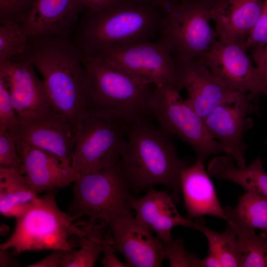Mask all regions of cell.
<instances>
[{"mask_svg":"<svg viewBox=\"0 0 267 267\" xmlns=\"http://www.w3.org/2000/svg\"><path fill=\"white\" fill-rule=\"evenodd\" d=\"M164 13L140 0H119L105 8L87 9L71 39L89 55L152 41Z\"/></svg>","mask_w":267,"mask_h":267,"instance_id":"cell-1","label":"cell"},{"mask_svg":"<svg viewBox=\"0 0 267 267\" xmlns=\"http://www.w3.org/2000/svg\"><path fill=\"white\" fill-rule=\"evenodd\" d=\"M18 57L39 70L52 106L76 133L86 111L87 74L78 45L71 39L42 38L29 41L24 54Z\"/></svg>","mask_w":267,"mask_h":267,"instance_id":"cell-2","label":"cell"},{"mask_svg":"<svg viewBox=\"0 0 267 267\" xmlns=\"http://www.w3.org/2000/svg\"><path fill=\"white\" fill-rule=\"evenodd\" d=\"M171 137L147 119L128 123L120 162L133 190L161 184L172 190L177 203L181 193V173L187 165Z\"/></svg>","mask_w":267,"mask_h":267,"instance_id":"cell-3","label":"cell"},{"mask_svg":"<svg viewBox=\"0 0 267 267\" xmlns=\"http://www.w3.org/2000/svg\"><path fill=\"white\" fill-rule=\"evenodd\" d=\"M87 74L86 110L102 111L127 123L150 115V85L121 67L83 53Z\"/></svg>","mask_w":267,"mask_h":267,"instance_id":"cell-4","label":"cell"},{"mask_svg":"<svg viewBox=\"0 0 267 267\" xmlns=\"http://www.w3.org/2000/svg\"><path fill=\"white\" fill-rule=\"evenodd\" d=\"M56 189L47 191L38 197L16 218L14 232L0 245V249H12L16 256L27 251L74 250L69 237L87 236L92 224L88 221L74 223L77 216L61 211L55 201Z\"/></svg>","mask_w":267,"mask_h":267,"instance_id":"cell-5","label":"cell"},{"mask_svg":"<svg viewBox=\"0 0 267 267\" xmlns=\"http://www.w3.org/2000/svg\"><path fill=\"white\" fill-rule=\"evenodd\" d=\"M74 183L71 215H86L90 222L106 228L116 220L132 215L134 198L120 161L96 172L79 175Z\"/></svg>","mask_w":267,"mask_h":267,"instance_id":"cell-6","label":"cell"},{"mask_svg":"<svg viewBox=\"0 0 267 267\" xmlns=\"http://www.w3.org/2000/svg\"><path fill=\"white\" fill-rule=\"evenodd\" d=\"M214 2L202 0H174L162 17L159 40L170 49L174 59H200L218 39L211 25Z\"/></svg>","mask_w":267,"mask_h":267,"instance_id":"cell-7","label":"cell"},{"mask_svg":"<svg viewBox=\"0 0 267 267\" xmlns=\"http://www.w3.org/2000/svg\"><path fill=\"white\" fill-rule=\"evenodd\" d=\"M128 123L110 114L87 109L76 132L73 169L85 174L119 162Z\"/></svg>","mask_w":267,"mask_h":267,"instance_id":"cell-8","label":"cell"},{"mask_svg":"<svg viewBox=\"0 0 267 267\" xmlns=\"http://www.w3.org/2000/svg\"><path fill=\"white\" fill-rule=\"evenodd\" d=\"M178 89L169 86H154L149 108L159 127L167 134L178 136L190 145L197 159L205 162L219 153L229 155L227 149L209 135L203 119L180 95Z\"/></svg>","mask_w":267,"mask_h":267,"instance_id":"cell-9","label":"cell"},{"mask_svg":"<svg viewBox=\"0 0 267 267\" xmlns=\"http://www.w3.org/2000/svg\"><path fill=\"white\" fill-rule=\"evenodd\" d=\"M91 56L121 67L148 85L169 86L178 90L183 89L178 78L172 53L159 40Z\"/></svg>","mask_w":267,"mask_h":267,"instance_id":"cell-10","label":"cell"},{"mask_svg":"<svg viewBox=\"0 0 267 267\" xmlns=\"http://www.w3.org/2000/svg\"><path fill=\"white\" fill-rule=\"evenodd\" d=\"M244 44L218 38L201 59L229 89L254 96L267 94V77L249 56Z\"/></svg>","mask_w":267,"mask_h":267,"instance_id":"cell-11","label":"cell"},{"mask_svg":"<svg viewBox=\"0 0 267 267\" xmlns=\"http://www.w3.org/2000/svg\"><path fill=\"white\" fill-rule=\"evenodd\" d=\"M16 142L52 153L71 166L76 133L69 121L52 105L22 116L9 132Z\"/></svg>","mask_w":267,"mask_h":267,"instance_id":"cell-12","label":"cell"},{"mask_svg":"<svg viewBox=\"0 0 267 267\" xmlns=\"http://www.w3.org/2000/svg\"><path fill=\"white\" fill-rule=\"evenodd\" d=\"M251 100L246 93H242L234 101L218 106L203 119L210 136L227 149L240 167L246 166L244 134L253 126L249 117L254 109Z\"/></svg>","mask_w":267,"mask_h":267,"instance_id":"cell-13","label":"cell"},{"mask_svg":"<svg viewBox=\"0 0 267 267\" xmlns=\"http://www.w3.org/2000/svg\"><path fill=\"white\" fill-rule=\"evenodd\" d=\"M112 245L129 267H159L166 258L164 243L133 215L119 218L108 227Z\"/></svg>","mask_w":267,"mask_h":267,"instance_id":"cell-14","label":"cell"},{"mask_svg":"<svg viewBox=\"0 0 267 267\" xmlns=\"http://www.w3.org/2000/svg\"><path fill=\"white\" fill-rule=\"evenodd\" d=\"M178 81L185 89L188 103L204 119L215 108L237 99L242 93L229 89L200 59H174Z\"/></svg>","mask_w":267,"mask_h":267,"instance_id":"cell-15","label":"cell"},{"mask_svg":"<svg viewBox=\"0 0 267 267\" xmlns=\"http://www.w3.org/2000/svg\"><path fill=\"white\" fill-rule=\"evenodd\" d=\"M86 9L80 0H37L21 28L29 41L45 37L70 39Z\"/></svg>","mask_w":267,"mask_h":267,"instance_id":"cell-16","label":"cell"},{"mask_svg":"<svg viewBox=\"0 0 267 267\" xmlns=\"http://www.w3.org/2000/svg\"><path fill=\"white\" fill-rule=\"evenodd\" d=\"M0 62V78L6 85L18 116L52 105L43 80L37 76L35 66L21 58Z\"/></svg>","mask_w":267,"mask_h":267,"instance_id":"cell-17","label":"cell"},{"mask_svg":"<svg viewBox=\"0 0 267 267\" xmlns=\"http://www.w3.org/2000/svg\"><path fill=\"white\" fill-rule=\"evenodd\" d=\"M16 142L22 162L21 171L38 194L65 187L77 180L79 174L55 154Z\"/></svg>","mask_w":267,"mask_h":267,"instance_id":"cell-18","label":"cell"},{"mask_svg":"<svg viewBox=\"0 0 267 267\" xmlns=\"http://www.w3.org/2000/svg\"><path fill=\"white\" fill-rule=\"evenodd\" d=\"M172 194L166 190L148 188L143 196L134 199L132 209L135 218L154 232L164 243L173 239L171 230L173 227L182 225L195 229L196 222L182 217L178 212Z\"/></svg>","mask_w":267,"mask_h":267,"instance_id":"cell-19","label":"cell"},{"mask_svg":"<svg viewBox=\"0 0 267 267\" xmlns=\"http://www.w3.org/2000/svg\"><path fill=\"white\" fill-rule=\"evenodd\" d=\"M265 0H219L211 7L218 38L244 44L262 11Z\"/></svg>","mask_w":267,"mask_h":267,"instance_id":"cell-20","label":"cell"},{"mask_svg":"<svg viewBox=\"0 0 267 267\" xmlns=\"http://www.w3.org/2000/svg\"><path fill=\"white\" fill-rule=\"evenodd\" d=\"M204 162L197 159L192 165L181 172V193L188 216L194 219L204 215L219 218L228 222Z\"/></svg>","mask_w":267,"mask_h":267,"instance_id":"cell-21","label":"cell"},{"mask_svg":"<svg viewBox=\"0 0 267 267\" xmlns=\"http://www.w3.org/2000/svg\"><path fill=\"white\" fill-rule=\"evenodd\" d=\"M233 159L228 155L213 158L207 166L210 177L234 182L245 191L253 192L267 197V173L263 167L260 157L243 167L235 166Z\"/></svg>","mask_w":267,"mask_h":267,"instance_id":"cell-22","label":"cell"},{"mask_svg":"<svg viewBox=\"0 0 267 267\" xmlns=\"http://www.w3.org/2000/svg\"><path fill=\"white\" fill-rule=\"evenodd\" d=\"M20 170L0 167V212L15 218L30 207L38 197Z\"/></svg>","mask_w":267,"mask_h":267,"instance_id":"cell-23","label":"cell"},{"mask_svg":"<svg viewBox=\"0 0 267 267\" xmlns=\"http://www.w3.org/2000/svg\"><path fill=\"white\" fill-rule=\"evenodd\" d=\"M224 213L229 221L254 230H261V235L267 237V197L245 191L234 207L224 206Z\"/></svg>","mask_w":267,"mask_h":267,"instance_id":"cell-24","label":"cell"},{"mask_svg":"<svg viewBox=\"0 0 267 267\" xmlns=\"http://www.w3.org/2000/svg\"><path fill=\"white\" fill-rule=\"evenodd\" d=\"M195 229L202 232L207 237L209 244V254L216 257L222 267H240L242 254L235 229L227 224L225 231L217 232L206 226L201 218L194 219Z\"/></svg>","mask_w":267,"mask_h":267,"instance_id":"cell-25","label":"cell"},{"mask_svg":"<svg viewBox=\"0 0 267 267\" xmlns=\"http://www.w3.org/2000/svg\"><path fill=\"white\" fill-rule=\"evenodd\" d=\"M106 228L94 224L86 236H78L80 249L67 252L61 267H92L103 252V239Z\"/></svg>","mask_w":267,"mask_h":267,"instance_id":"cell-26","label":"cell"},{"mask_svg":"<svg viewBox=\"0 0 267 267\" xmlns=\"http://www.w3.org/2000/svg\"><path fill=\"white\" fill-rule=\"evenodd\" d=\"M235 230L242 254L241 267H267V237L258 235L255 230L228 221Z\"/></svg>","mask_w":267,"mask_h":267,"instance_id":"cell-27","label":"cell"},{"mask_svg":"<svg viewBox=\"0 0 267 267\" xmlns=\"http://www.w3.org/2000/svg\"><path fill=\"white\" fill-rule=\"evenodd\" d=\"M28 39L21 26L14 23L5 22L0 25V62L12 60L23 55Z\"/></svg>","mask_w":267,"mask_h":267,"instance_id":"cell-28","label":"cell"},{"mask_svg":"<svg viewBox=\"0 0 267 267\" xmlns=\"http://www.w3.org/2000/svg\"><path fill=\"white\" fill-rule=\"evenodd\" d=\"M37 0H0V23L22 26Z\"/></svg>","mask_w":267,"mask_h":267,"instance_id":"cell-29","label":"cell"},{"mask_svg":"<svg viewBox=\"0 0 267 267\" xmlns=\"http://www.w3.org/2000/svg\"><path fill=\"white\" fill-rule=\"evenodd\" d=\"M165 258L171 267H198L199 259L185 249L182 240L177 238L164 244Z\"/></svg>","mask_w":267,"mask_h":267,"instance_id":"cell-30","label":"cell"},{"mask_svg":"<svg viewBox=\"0 0 267 267\" xmlns=\"http://www.w3.org/2000/svg\"><path fill=\"white\" fill-rule=\"evenodd\" d=\"M0 167L22 169L16 140L10 132L0 130Z\"/></svg>","mask_w":267,"mask_h":267,"instance_id":"cell-31","label":"cell"},{"mask_svg":"<svg viewBox=\"0 0 267 267\" xmlns=\"http://www.w3.org/2000/svg\"><path fill=\"white\" fill-rule=\"evenodd\" d=\"M17 119V114L8 89L0 78V130L9 132L15 125Z\"/></svg>","mask_w":267,"mask_h":267,"instance_id":"cell-32","label":"cell"},{"mask_svg":"<svg viewBox=\"0 0 267 267\" xmlns=\"http://www.w3.org/2000/svg\"><path fill=\"white\" fill-rule=\"evenodd\" d=\"M267 42V0H265L260 17L244 43L246 50L252 51Z\"/></svg>","mask_w":267,"mask_h":267,"instance_id":"cell-33","label":"cell"},{"mask_svg":"<svg viewBox=\"0 0 267 267\" xmlns=\"http://www.w3.org/2000/svg\"><path fill=\"white\" fill-rule=\"evenodd\" d=\"M110 239L109 229L106 231L103 239L104 257L102 264L105 267H127L126 263H122L116 256Z\"/></svg>","mask_w":267,"mask_h":267,"instance_id":"cell-34","label":"cell"},{"mask_svg":"<svg viewBox=\"0 0 267 267\" xmlns=\"http://www.w3.org/2000/svg\"><path fill=\"white\" fill-rule=\"evenodd\" d=\"M62 250H54L47 257L28 267H61L62 263L67 253Z\"/></svg>","mask_w":267,"mask_h":267,"instance_id":"cell-35","label":"cell"},{"mask_svg":"<svg viewBox=\"0 0 267 267\" xmlns=\"http://www.w3.org/2000/svg\"><path fill=\"white\" fill-rule=\"evenodd\" d=\"M251 52L252 59L255 64L261 69L267 77V42Z\"/></svg>","mask_w":267,"mask_h":267,"instance_id":"cell-36","label":"cell"},{"mask_svg":"<svg viewBox=\"0 0 267 267\" xmlns=\"http://www.w3.org/2000/svg\"><path fill=\"white\" fill-rule=\"evenodd\" d=\"M9 249H0V267H17L18 262L15 259L13 252L11 253Z\"/></svg>","mask_w":267,"mask_h":267,"instance_id":"cell-37","label":"cell"},{"mask_svg":"<svg viewBox=\"0 0 267 267\" xmlns=\"http://www.w3.org/2000/svg\"><path fill=\"white\" fill-rule=\"evenodd\" d=\"M88 9H96L111 6L119 0H80Z\"/></svg>","mask_w":267,"mask_h":267,"instance_id":"cell-38","label":"cell"},{"mask_svg":"<svg viewBox=\"0 0 267 267\" xmlns=\"http://www.w3.org/2000/svg\"><path fill=\"white\" fill-rule=\"evenodd\" d=\"M149 3L160 9L163 10L164 12L167 9L169 5L174 0H140Z\"/></svg>","mask_w":267,"mask_h":267,"instance_id":"cell-39","label":"cell"},{"mask_svg":"<svg viewBox=\"0 0 267 267\" xmlns=\"http://www.w3.org/2000/svg\"><path fill=\"white\" fill-rule=\"evenodd\" d=\"M202 0L209 1V2H215L219 0Z\"/></svg>","mask_w":267,"mask_h":267,"instance_id":"cell-40","label":"cell"},{"mask_svg":"<svg viewBox=\"0 0 267 267\" xmlns=\"http://www.w3.org/2000/svg\"></svg>","mask_w":267,"mask_h":267,"instance_id":"cell-41","label":"cell"}]
</instances>
